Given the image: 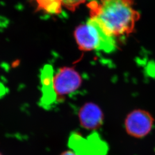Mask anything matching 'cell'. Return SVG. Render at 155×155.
Masks as SVG:
<instances>
[{"label": "cell", "mask_w": 155, "mask_h": 155, "mask_svg": "<svg viewBox=\"0 0 155 155\" xmlns=\"http://www.w3.org/2000/svg\"><path fill=\"white\" fill-rule=\"evenodd\" d=\"M79 123L82 127L92 131L102 127L104 124V113L100 107L89 102L81 107L78 113Z\"/></svg>", "instance_id": "obj_7"}, {"label": "cell", "mask_w": 155, "mask_h": 155, "mask_svg": "<svg viewBox=\"0 0 155 155\" xmlns=\"http://www.w3.org/2000/svg\"><path fill=\"white\" fill-rule=\"evenodd\" d=\"M0 155H1V153H0Z\"/></svg>", "instance_id": "obj_11"}, {"label": "cell", "mask_w": 155, "mask_h": 155, "mask_svg": "<svg viewBox=\"0 0 155 155\" xmlns=\"http://www.w3.org/2000/svg\"><path fill=\"white\" fill-rule=\"evenodd\" d=\"M154 124L153 117L147 111L136 109L129 113L125 120L127 133L135 138H143L150 132Z\"/></svg>", "instance_id": "obj_5"}, {"label": "cell", "mask_w": 155, "mask_h": 155, "mask_svg": "<svg viewBox=\"0 0 155 155\" xmlns=\"http://www.w3.org/2000/svg\"><path fill=\"white\" fill-rule=\"evenodd\" d=\"M86 0H61L62 5L70 11H75L80 5Z\"/></svg>", "instance_id": "obj_9"}, {"label": "cell", "mask_w": 155, "mask_h": 155, "mask_svg": "<svg viewBox=\"0 0 155 155\" xmlns=\"http://www.w3.org/2000/svg\"><path fill=\"white\" fill-rule=\"evenodd\" d=\"M53 74L52 67L50 65H45L40 75L42 95L39 105L47 110L53 108L58 103L54 89Z\"/></svg>", "instance_id": "obj_6"}, {"label": "cell", "mask_w": 155, "mask_h": 155, "mask_svg": "<svg viewBox=\"0 0 155 155\" xmlns=\"http://www.w3.org/2000/svg\"><path fill=\"white\" fill-rule=\"evenodd\" d=\"M68 146L77 155H107L109 151L108 144L95 131L86 136L78 132H71Z\"/></svg>", "instance_id": "obj_3"}, {"label": "cell", "mask_w": 155, "mask_h": 155, "mask_svg": "<svg viewBox=\"0 0 155 155\" xmlns=\"http://www.w3.org/2000/svg\"><path fill=\"white\" fill-rule=\"evenodd\" d=\"M133 0H101L89 4L91 17L97 18L114 37L132 33L140 15Z\"/></svg>", "instance_id": "obj_1"}, {"label": "cell", "mask_w": 155, "mask_h": 155, "mask_svg": "<svg viewBox=\"0 0 155 155\" xmlns=\"http://www.w3.org/2000/svg\"><path fill=\"white\" fill-rule=\"evenodd\" d=\"M54 89L58 102L79 89L82 83L80 74L74 68L63 67L54 77Z\"/></svg>", "instance_id": "obj_4"}, {"label": "cell", "mask_w": 155, "mask_h": 155, "mask_svg": "<svg viewBox=\"0 0 155 155\" xmlns=\"http://www.w3.org/2000/svg\"><path fill=\"white\" fill-rule=\"evenodd\" d=\"M37 9L50 15H58L61 12V0H35Z\"/></svg>", "instance_id": "obj_8"}, {"label": "cell", "mask_w": 155, "mask_h": 155, "mask_svg": "<svg viewBox=\"0 0 155 155\" xmlns=\"http://www.w3.org/2000/svg\"><path fill=\"white\" fill-rule=\"evenodd\" d=\"M60 155H77L71 150H68L62 152Z\"/></svg>", "instance_id": "obj_10"}, {"label": "cell", "mask_w": 155, "mask_h": 155, "mask_svg": "<svg viewBox=\"0 0 155 155\" xmlns=\"http://www.w3.org/2000/svg\"><path fill=\"white\" fill-rule=\"evenodd\" d=\"M74 36L79 48L83 51H101L111 53L117 48L116 39L95 17L76 28Z\"/></svg>", "instance_id": "obj_2"}]
</instances>
